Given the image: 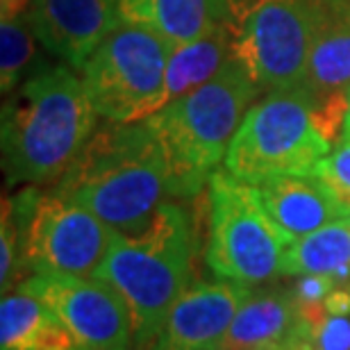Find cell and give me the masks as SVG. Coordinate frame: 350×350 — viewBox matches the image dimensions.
I'll return each mask as SVG.
<instances>
[{"label": "cell", "mask_w": 350, "mask_h": 350, "mask_svg": "<svg viewBox=\"0 0 350 350\" xmlns=\"http://www.w3.org/2000/svg\"><path fill=\"white\" fill-rule=\"evenodd\" d=\"M23 269V241L21 228L14 212L12 198L3 200V219H0V284L3 293L10 291L14 278Z\"/></svg>", "instance_id": "obj_21"}, {"label": "cell", "mask_w": 350, "mask_h": 350, "mask_svg": "<svg viewBox=\"0 0 350 350\" xmlns=\"http://www.w3.org/2000/svg\"><path fill=\"white\" fill-rule=\"evenodd\" d=\"M260 91L232 57L219 75L148 118L169 159L173 198H193L209 185Z\"/></svg>", "instance_id": "obj_4"}, {"label": "cell", "mask_w": 350, "mask_h": 350, "mask_svg": "<svg viewBox=\"0 0 350 350\" xmlns=\"http://www.w3.org/2000/svg\"><path fill=\"white\" fill-rule=\"evenodd\" d=\"M230 59H232V48L226 23L214 27L205 37L171 48L159 109L209 82Z\"/></svg>", "instance_id": "obj_18"}, {"label": "cell", "mask_w": 350, "mask_h": 350, "mask_svg": "<svg viewBox=\"0 0 350 350\" xmlns=\"http://www.w3.org/2000/svg\"><path fill=\"white\" fill-rule=\"evenodd\" d=\"M255 191L266 214L289 241L350 216L337 193L314 173L275 175L255 185Z\"/></svg>", "instance_id": "obj_15"}, {"label": "cell", "mask_w": 350, "mask_h": 350, "mask_svg": "<svg viewBox=\"0 0 350 350\" xmlns=\"http://www.w3.org/2000/svg\"><path fill=\"white\" fill-rule=\"evenodd\" d=\"M289 350H317V348H314V344H312V339H310V341H303V344L293 346V348H289Z\"/></svg>", "instance_id": "obj_28"}, {"label": "cell", "mask_w": 350, "mask_h": 350, "mask_svg": "<svg viewBox=\"0 0 350 350\" xmlns=\"http://www.w3.org/2000/svg\"><path fill=\"white\" fill-rule=\"evenodd\" d=\"M34 34L27 16L0 18V87L12 94L34 57Z\"/></svg>", "instance_id": "obj_20"}, {"label": "cell", "mask_w": 350, "mask_h": 350, "mask_svg": "<svg viewBox=\"0 0 350 350\" xmlns=\"http://www.w3.org/2000/svg\"><path fill=\"white\" fill-rule=\"evenodd\" d=\"M325 312L337 317H350V289H334L325 298Z\"/></svg>", "instance_id": "obj_25"}, {"label": "cell", "mask_w": 350, "mask_h": 350, "mask_svg": "<svg viewBox=\"0 0 350 350\" xmlns=\"http://www.w3.org/2000/svg\"><path fill=\"white\" fill-rule=\"evenodd\" d=\"M341 135L350 137V94H348V105H346V118H344V130H341Z\"/></svg>", "instance_id": "obj_27"}, {"label": "cell", "mask_w": 350, "mask_h": 350, "mask_svg": "<svg viewBox=\"0 0 350 350\" xmlns=\"http://www.w3.org/2000/svg\"><path fill=\"white\" fill-rule=\"evenodd\" d=\"M193 226L187 209L164 202L132 232H114L96 278L121 293L132 314L135 344H155L171 307L191 284Z\"/></svg>", "instance_id": "obj_3"}, {"label": "cell", "mask_w": 350, "mask_h": 350, "mask_svg": "<svg viewBox=\"0 0 350 350\" xmlns=\"http://www.w3.org/2000/svg\"><path fill=\"white\" fill-rule=\"evenodd\" d=\"M32 5V0H0V16L16 18L23 16V12Z\"/></svg>", "instance_id": "obj_26"}, {"label": "cell", "mask_w": 350, "mask_h": 350, "mask_svg": "<svg viewBox=\"0 0 350 350\" xmlns=\"http://www.w3.org/2000/svg\"><path fill=\"white\" fill-rule=\"evenodd\" d=\"M171 48L159 34L118 21L80 68L98 116L130 123L157 114Z\"/></svg>", "instance_id": "obj_9"}, {"label": "cell", "mask_w": 350, "mask_h": 350, "mask_svg": "<svg viewBox=\"0 0 350 350\" xmlns=\"http://www.w3.org/2000/svg\"><path fill=\"white\" fill-rule=\"evenodd\" d=\"M317 0H228L232 57L266 91L296 89L310 57Z\"/></svg>", "instance_id": "obj_8"}, {"label": "cell", "mask_w": 350, "mask_h": 350, "mask_svg": "<svg viewBox=\"0 0 350 350\" xmlns=\"http://www.w3.org/2000/svg\"><path fill=\"white\" fill-rule=\"evenodd\" d=\"M298 89L321 132L337 144L350 94V0H317L310 57Z\"/></svg>", "instance_id": "obj_11"}, {"label": "cell", "mask_w": 350, "mask_h": 350, "mask_svg": "<svg viewBox=\"0 0 350 350\" xmlns=\"http://www.w3.org/2000/svg\"><path fill=\"white\" fill-rule=\"evenodd\" d=\"M27 21L48 53L82 68L116 27L118 0H32Z\"/></svg>", "instance_id": "obj_13"}, {"label": "cell", "mask_w": 350, "mask_h": 350, "mask_svg": "<svg viewBox=\"0 0 350 350\" xmlns=\"http://www.w3.org/2000/svg\"><path fill=\"white\" fill-rule=\"evenodd\" d=\"M55 191L91 209L116 232H132L173 198L164 146L150 121H105Z\"/></svg>", "instance_id": "obj_1"}, {"label": "cell", "mask_w": 350, "mask_h": 350, "mask_svg": "<svg viewBox=\"0 0 350 350\" xmlns=\"http://www.w3.org/2000/svg\"><path fill=\"white\" fill-rule=\"evenodd\" d=\"M284 275H330L337 282L350 280V228L334 221L317 232L289 243Z\"/></svg>", "instance_id": "obj_19"}, {"label": "cell", "mask_w": 350, "mask_h": 350, "mask_svg": "<svg viewBox=\"0 0 350 350\" xmlns=\"http://www.w3.org/2000/svg\"><path fill=\"white\" fill-rule=\"evenodd\" d=\"M314 175H319L337 193L341 205L350 214V137H339V142L332 146L330 155L321 159L319 166L314 169Z\"/></svg>", "instance_id": "obj_22"}, {"label": "cell", "mask_w": 350, "mask_h": 350, "mask_svg": "<svg viewBox=\"0 0 350 350\" xmlns=\"http://www.w3.org/2000/svg\"><path fill=\"white\" fill-rule=\"evenodd\" d=\"M12 205L23 241V269L32 275L96 278L116 230L55 189L39 191L27 185Z\"/></svg>", "instance_id": "obj_7"}, {"label": "cell", "mask_w": 350, "mask_h": 350, "mask_svg": "<svg viewBox=\"0 0 350 350\" xmlns=\"http://www.w3.org/2000/svg\"><path fill=\"white\" fill-rule=\"evenodd\" d=\"M346 221H348V228H350V216H348V219H346Z\"/></svg>", "instance_id": "obj_29"}, {"label": "cell", "mask_w": 350, "mask_h": 350, "mask_svg": "<svg viewBox=\"0 0 350 350\" xmlns=\"http://www.w3.org/2000/svg\"><path fill=\"white\" fill-rule=\"evenodd\" d=\"M98 111L82 78L53 66L23 80L0 116V148L7 185L59 180L94 135Z\"/></svg>", "instance_id": "obj_2"}, {"label": "cell", "mask_w": 350, "mask_h": 350, "mask_svg": "<svg viewBox=\"0 0 350 350\" xmlns=\"http://www.w3.org/2000/svg\"><path fill=\"white\" fill-rule=\"evenodd\" d=\"M21 289L41 298L73 334L78 350H135V325L123 296L100 278L32 275Z\"/></svg>", "instance_id": "obj_10"}, {"label": "cell", "mask_w": 350, "mask_h": 350, "mask_svg": "<svg viewBox=\"0 0 350 350\" xmlns=\"http://www.w3.org/2000/svg\"><path fill=\"white\" fill-rule=\"evenodd\" d=\"M0 350H78V344L44 300L18 286L3 293Z\"/></svg>", "instance_id": "obj_17"}, {"label": "cell", "mask_w": 350, "mask_h": 350, "mask_svg": "<svg viewBox=\"0 0 350 350\" xmlns=\"http://www.w3.org/2000/svg\"><path fill=\"white\" fill-rule=\"evenodd\" d=\"M332 146L303 91H269L248 109L223 159V171L248 185L275 175L314 173Z\"/></svg>", "instance_id": "obj_5"}, {"label": "cell", "mask_w": 350, "mask_h": 350, "mask_svg": "<svg viewBox=\"0 0 350 350\" xmlns=\"http://www.w3.org/2000/svg\"><path fill=\"white\" fill-rule=\"evenodd\" d=\"M250 293L230 280L193 282L175 300L152 350H216Z\"/></svg>", "instance_id": "obj_12"}, {"label": "cell", "mask_w": 350, "mask_h": 350, "mask_svg": "<svg viewBox=\"0 0 350 350\" xmlns=\"http://www.w3.org/2000/svg\"><path fill=\"white\" fill-rule=\"evenodd\" d=\"M310 339V323L293 293L250 289L216 350H289Z\"/></svg>", "instance_id": "obj_14"}, {"label": "cell", "mask_w": 350, "mask_h": 350, "mask_svg": "<svg viewBox=\"0 0 350 350\" xmlns=\"http://www.w3.org/2000/svg\"><path fill=\"white\" fill-rule=\"evenodd\" d=\"M337 289V280L330 275H298V282L293 284V298L300 307L323 305L325 298Z\"/></svg>", "instance_id": "obj_24"}, {"label": "cell", "mask_w": 350, "mask_h": 350, "mask_svg": "<svg viewBox=\"0 0 350 350\" xmlns=\"http://www.w3.org/2000/svg\"><path fill=\"white\" fill-rule=\"evenodd\" d=\"M289 239L266 214L255 185L216 171L209 180L207 269L248 289L284 275Z\"/></svg>", "instance_id": "obj_6"}, {"label": "cell", "mask_w": 350, "mask_h": 350, "mask_svg": "<svg viewBox=\"0 0 350 350\" xmlns=\"http://www.w3.org/2000/svg\"><path fill=\"white\" fill-rule=\"evenodd\" d=\"M226 10L228 0H118V21L146 27L175 48L219 27Z\"/></svg>", "instance_id": "obj_16"}, {"label": "cell", "mask_w": 350, "mask_h": 350, "mask_svg": "<svg viewBox=\"0 0 350 350\" xmlns=\"http://www.w3.org/2000/svg\"><path fill=\"white\" fill-rule=\"evenodd\" d=\"M310 330L317 350H350V317L323 312L310 323Z\"/></svg>", "instance_id": "obj_23"}]
</instances>
